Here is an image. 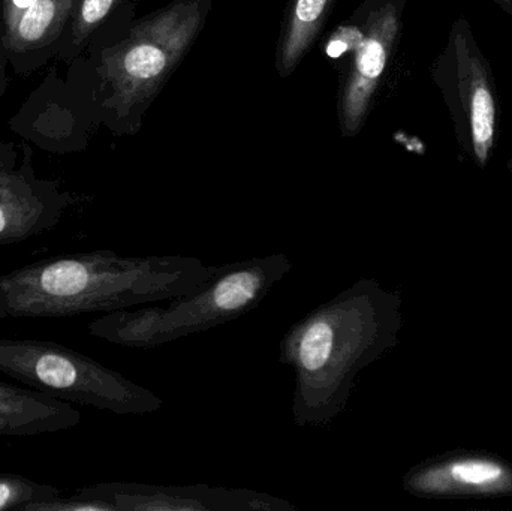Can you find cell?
<instances>
[{
    "label": "cell",
    "instance_id": "cell-14",
    "mask_svg": "<svg viewBox=\"0 0 512 511\" xmlns=\"http://www.w3.org/2000/svg\"><path fill=\"white\" fill-rule=\"evenodd\" d=\"M328 0H297L291 32L285 45V62L294 63L306 50L318 29L319 20L327 8Z\"/></svg>",
    "mask_w": 512,
    "mask_h": 511
},
{
    "label": "cell",
    "instance_id": "cell-12",
    "mask_svg": "<svg viewBox=\"0 0 512 511\" xmlns=\"http://www.w3.org/2000/svg\"><path fill=\"white\" fill-rule=\"evenodd\" d=\"M167 66V56L161 48L152 44H137L129 48L119 62V69L111 72L117 89L126 81H146L158 77Z\"/></svg>",
    "mask_w": 512,
    "mask_h": 511
},
{
    "label": "cell",
    "instance_id": "cell-17",
    "mask_svg": "<svg viewBox=\"0 0 512 511\" xmlns=\"http://www.w3.org/2000/svg\"><path fill=\"white\" fill-rule=\"evenodd\" d=\"M33 0H2L3 35L11 32Z\"/></svg>",
    "mask_w": 512,
    "mask_h": 511
},
{
    "label": "cell",
    "instance_id": "cell-1",
    "mask_svg": "<svg viewBox=\"0 0 512 511\" xmlns=\"http://www.w3.org/2000/svg\"><path fill=\"white\" fill-rule=\"evenodd\" d=\"M402 303L375 279H358L289 327L279 362L294 374L297 428H324L345 413L358 374L397 344Z\"/></svg>",
    "mask_w": 512,
    "mask_h": 511
},
{
    "label": "cell",
    "instance_id": "cell-15",
    "mask_svg": "<svg viewBox=\"0 0 512 511\" xmlns=\"http://www.w3.org/2000/svg\"><path fill=\"white\" fill-rule=\"evenodd\" d=\"M117 0H80L74 23L72 36L75 41L83 42L89 33L107 17Z\"/></svg>",
    "mask_w": 512,
    "mask_h": 511
},
{
    "label": "cell",
    "instance_id": "cell-6",
    "mask_svg": "<svg viewBox=\"0 0 512 511\" xmlns=\"http://www.w3.org/2000/svg\"><path fill=\"white\" fill-rule=\"evenodd\" d=\"M77 494L101 501L107 511H292L283 498L245 488L101 483Z\"/></svg>",
    "mask_w": 512,
    "mask_h": 511
},
{
    "label": "cell",
    "instance_id": "cell-10",
    "mask_svg": "<svg viewBox=\"0 0 512 511\" xmlns=\"http://www.w3.org/2000/svg\"><path fill=\"white\" fill-rule=\"evenodd\" d=\"M406 491L415 495H447L450 492L492 494L512 488V474L501 462L492 459L427 464L405 477Z\"/></svg>",
    "mask_w": 512,
    "mask_h": 511
},
{
    "label": "cell",
    "instance_id": "cell-13",
    "mask_svg": "<svg viewBox=\"0 0 512 511\" xmlns=\"http://www.w3.org/2000/svg\"><path fill=\"white\" fill-rule=\"evenodd\" d=\"M59 488L41 485L18 474H0V511L23 510L29 504L45 503L59 498Z\"/></svg>",
    "mask_w": 512,
    "mask_h": 511
},
{
    "label": "cell",
    "instance_id": "cell-11",
    "mask_svg": "<svg viewBox=\"0 0 512 511\" xmlns=\"http://www.w3.org/2000/svg\"><path fill=\"white\" fill-rule=\"evenodd\" d=\"M74 0H33L11 32L3 35L6 50L26 51L53 41L65 26Z\"/></svg>",
    "mask_w": 512,
    "mask_h": 511
},
{
    "label": "cell",
    "instance_id": "cell-18",
    "mask_svg": "<svg viewBox=\"0 0 512 511\" xmlns=\"http://www.w3.org/2000/svg\"><path fill=\"white\" fill-rule=\"evenodd\" d=\"M495 5H498L505 14L512 17V0H492Z\"/></svg>",
    "mask_w": 512,
    "mask_h": 511
},
{
    "label": "cell",
    "instance_id": "cell-3",
    "mask_svg": "<svg viewBox=\"0 0 512 511\" xmlns=\"http://www.w3.org/2000/svg\"><path fill=\"white\" fill-rule=\"evenodd\" d=\"M291 270L292 261L283 254L234 261L219 266L212 279L170 305L108 312L87 330L120 347H162L249 314Z\"/></svg>",
    "mask_w": 512,
    "mask_h": 511
},
{
    "label": "cell",
    "instance_id": "cell-9",
    "mask_svg": "<svg viewBox=\"0 0 512 511\" xmlns=\"http://www.w3.org/2000/svg\"><path fill=\"white\" fill-rule=\"evenodd\" d=\"M80 423V411L62 399L0 381V437L54 434Z\"/></svg>",
    "mask_w": 512,
    "mask_h": 511
},
{
    "label": "cell",
    "instance_id": "cell-8",
    "mask_svg": "<svg viewBox=\"0 0 512 511\" xmlns=\"http://www.w3.org/2000/svg\"><path fill=\"white\" fill-rule=\"evenodd\" d=\"M400 11L394 3H384L370 18L369 33L357 48V59L345 98V117L354 131L366 113L390 59L391 48L399 35Z\"/></svg>",
    "mask_w": 512,
    "mask_h": 511
},
{
    "label": "cell",
    "instance_id": "cell-7",
    "mask_svg": "<svg viewBox=\"0 0 512 511\" xmlns=\"http://www.w3.org/2000/svg\"><path fill=\"white\" fill-rule=\"evenodd\" d=\"M74 203L56 183L36 179L29 165L17 168L14 159L0 155V248L54 230Z\"/></svg>",
    "mask_w": 512,
    "mask_h": 511
},
{
    "label": "cell",
    "instance_id": "cell-2",
    "mask_svg": "<svg viewBox=\"0 0 512 511\" xmlns=\"http://www.w3.org/2000/svg\"><path fill=\"white\" fill-rule=\"evenodd\" d=\"M219 266L194 257H122L108 249L60 255L0 275V318L54 320L188 296Z\"/></svg>",
    "mask_w": 512,
    "mask_h": 511
},
{
    "label": "cell",
    "instance_id": "cell-5",
    "mask_svg": "<svg viewBox=\"0 0 512 511\" xmlns=\"http://www.w3.org/2000/svg\"><path fill=\"white\" fill-rule=\"evenodd\" d=\"M432 75L444 96L460 149L478 167L486 168L495 150L501 111L492 65L468 18H456L451 24Z\"/></svg>",
    "mask_w": 512,
    "mask_h": 511
},
{
    "label": "cell",
    "instance_id": "cell-16",
    "mask_svg": "<svg viewBox=\"0 0 512 511\" xmlns=\"http://www.w3.org/2000/svg\"><path fill=\"white\" fill-rule=\"evenodd\" d=\"M364 35L357 29H342L339 35L331 39L327 47L328 56L339 57L342 56L349 48H358V45L363 41Z\"/></svg>",
    "mask_w": 512,
    "mask_h": 511
},
{
    "label": "cell",
    "instance_id": "cell-19",
    "mask_svg": "<svg viewBox=\"0 0 512 511\" xmlns=\"http://www.w3.org/2000/svg\"><path fill=\"white\" fill-rule=\"evenodd\" d=\"M2 83H3V60H2V53H0V89H2Z\"/></svg>",
    "mask_w": 512,
    "mask_h": 511
},
{
    "label": "cell",
    "instance_id": "cell-4",
    "mask_svg": "<svg viewBox=\"0 0 512 511\" xmlns=\"http://www.w3.org/2000/svg\"><path fill=\"white\" fill-rule=\"evenodd\" d=\"M0 372L45 395L117 416H146L164 404L152 390L57 342L0 339Z\"/></svg>",
    "mask_w": 512,
    "mask_h": 511
}]
</instances>
